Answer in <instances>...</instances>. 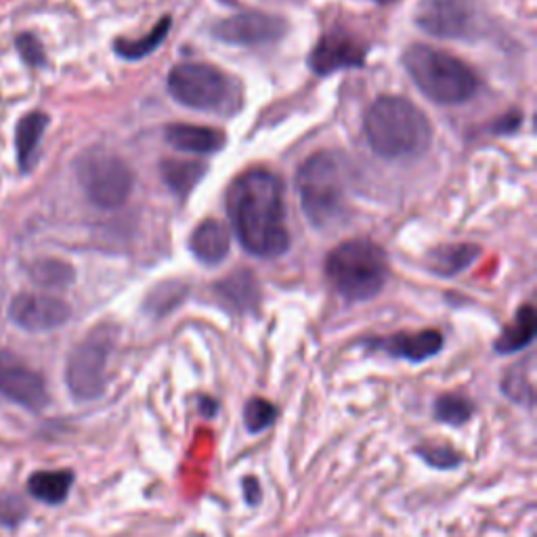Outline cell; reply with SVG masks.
I'll use <instances>...</instances> for the list:
<instances>
[{"label": "cell", "instance_id": "6da1fadb", "mask_svg": "<svg viewBox=\"0 0 537 537\" xmlns=\"http://www.w3.org/2000/svg\"><path fill=\"white\" fill-rule=\"evenodd\" d=\"M227 212L242 246L263 259L284 254L290 244L284 212V187L269 170H250L233 181Z\"/></svg>", "mask_w": 537, "mask_h": 537}, {"label": "cell", "instance_id": "7a4b0ae2", "mask_svg": "<svg viewBox=\"0 0 537 537\" xmlns=\"http://www.w3.org/2000/svg\"><path fill=\"white\" fill-rule=\"evenodd\" d=\"M365 137L378 156L397 160L426 152L433 128L412 101L380 97L365 114Z\"/></svg>", "mask_w": 537, "mask_h": 537}, {"label": "cell", "instance_id": "3957f363", "mask_svg": "<svg viewBox=\"0 0 537 537\" xmlns=\"http://www.w3.org/2000/svg\"><path fill=\"white\" fill-rule=\"evenodd\" d=\"M403 66L428 99L443 105L464 103L479 89L475 72L464 61L433 47H410L403 55Z\"/></svg>", "mask_w": 537, "mask_h": 537}, {"label": "cell", "instance_id": "277c9868", "mask_svg": "<svg viewBox=\"0 0 537 537\" xmlns=\"http://www.w3.org/2000/svg\"><path fill=\"white\" fill-rule=\"evenodd\" d=\"M326 273L340 296L359 303L374 298L384 288L389 259L370 240H349L330 252Z\"/></svg>", "mask_w": 537, "mask_h": 537}, {"label": "cell", "instance_id": "5b68a950", "mask_svg": "<svg viewBox=\"0 0 537 537\" xmlns=\"http://www.w3.org/2000/svg\"><path fill=\"white\" fill-rule=\"evenodd\" d=\"M296 187L307 219L315 227H328L345 214L347 183L336 154L319 152L311 156L298 170Z\"/></svg>", "mask_w": 537, "mask_h": 537}, {"label": "cell", "instance_id": "8992f818", "mask_svg": "<svg viewBox=\"0 0 537 537\" xmlns=\"http://www.w3.org/2000/svg\"><path fill=\"white\" fill-rule=\"evenodd\" d=\"M116 340L118 332L114 326H97L70 353L66 382L76 401L89 403L105 393L107 370H110Z\"/></svg>", "mask_w": 537, "mask_h": 537}, {"label": "cell", "instance_id": "52a82bcc", "mask_svg": "<svg viewBox=\"0 0 537 537\" xmlns=\"http://www.w3.org/2000/svg\"><path fill=\"white\" fill-rule=\"evenodd\" d=\"M168 91L181 105L200 112H225L235 107V82L208 63H181L168 76Z\"/></svg>", "mask_w": 537, "mask_h": 537}, {"label": "cell", "instance_id": "ba28073f", "mask_svg": "<svg viewBox=\"0 0 537 537\" xmlns=\"http://www.w3.org/2000/svg\"><path fill=\"white\" fill-rule=\"evenodd\" d=\"M76 175L87 198L103 210L122 206L133 191L131 168L105 149H91L80 156Z\"/></svg>", "mask_w": 537, "mask_h": 537}, {"label": "cell", "instance_id": "9c48e42d", "mask_svg": "<svg viewBox=\"0 0 537 537\" xmlns=\"http://www.w3.org/2000/svg\"><path fill=\"white\" fill-rule=\"evenodd\" d=\"M416 24L437 38H475L481 30L479 11L472 0H422Z\"/></svg>", "mask_w": 537, "mask_h": 537}, {"label": "cell", "instance_id": "30bf717a", "mask_svg": "<svg viewBox=\"0 0 537 537\" xmlns=\"http://www.w3.org/2000/svg\"><path fill=\"white\" fill-rule=\"evenodd\" d=\"M0 395L30 412H40L49 403L47 382L42 374L7 349H0Z\"/></svg>", "mask_w": 537, "mask_h": 537}, {"label": "cell", "instance_id": "8fae6325", "mask_svg": "<svg viewBox=\"0 0 537 537\" xmlns=\"http://www.w3.org/2000/svg\"><path fill=\"white\" fill-rule=\"evenodd\" d=\"M70 315V307L51 294H19L9 307L13 324L26 332L57 330L66 324Z\"/></svg>", "mask_w": 537, "mask_h": 537}, {"label": "cell", "instance_id": "7c38bea8", "mask_svg": "<svg viewBox=\"0 0 537 537\" xmlns=\"http://www.w3.org/2000/svg\"><path fill=\"white\" fill-rule=\"evenodd\" d=\"M309 63L317 76H328L347 68H361L365 63V47L349 32L332 30L319 38Z\"/></svg>", "mask_w": 537, "mask_h": 537}, {"label": "cell", "instance_id": "4fadbf2b", "mask_svg": "<svg viewBox=\"0 0 537 537\" xmlns=\"http://www.w3.org/2000/svg\"><path fill=\"white\" fill-rule=\"evenodd\" d=\"M286 32V24L275 15L244 13L214 26L212 34L229 45H267Z\"/></svg>", "mask_w": 537, "mask_h": 537}, {"label": "cell", "instance_id": "5bb4252c", "mask_svg": "<svg viewBox=\"0 0 537 537\" xmlns=\"http://www.w3.org/2000/svg\"><path fill=\"white\" fill-rule=\"evenodd\" d=\"M374 349H382L386 355L405 359L410 363H422L441 353L443 336L439 330H422V332H399L389 338L372 342Z\"/></svg>", "mask_w": 537, "mask_h": 537}, {"label": "cell", "instance_id": "9a60e30c", "mask_svg": "<svg viewBox=\"0 0 537 537\" xmlns=\"http://www.w3.org/2000/svg\"><path fill=\"white\" fill-rule=\"evenodd\" d=\"M166 141L179 152L187 154H214L223 149L225 135L217 128L196 124H173L166 128Z\"/></svg>", "mask_w": 537, "mask_h": 537}, {"label": "cell", "instance_id": "2e32d148", "mask_svg": "<svg viewBox=\"0 0 537 537\" xmlns=\"http://www.w3.org/2000/svg\"><path fill=\"white\" fill-rule=\"evenodd\" d=\"M231 246L229 231L221 221H204L191 233L189 248L196 254V259L206 265L221 263Z\"/></svg>", "mask_w": 537, "mask_h": 537}, {"label": "cell", "instance_id": "e0dca14e", "mask_svg": "<svg viewBox=\"0 0 537 537\" xmlns=\"http://www.w3.org/2000/svg\"><path fill=\"white\" fill-rule=\"evenodd\" d=\"M72 483L74 472L70 470H38L28 479V491L32 498L57 506L70 496Z\"/></svg>", "mask_w": 537, "mask_h": 537}, {"label": "cell", "instance_id": "ac0fdd59", "mask_svg": "<svg viewBox=\"0 0 537 537\" xmlns=\"http://www.w3.org/2000/svg\"><path fill=\"white\" fill-rule=\"evenodd\" d=\"M219 298L235 313H248L259 303V286L254 275L240 271L229 275L223 284L217 286Z\"/></svg>", "mask_w": 537, "mask_h": 537}, {"label": "cell", "instance_id": "d6986e66", "mask_svg": "<svg viewBox=\"0 0 537 537\" xmlns=\"http://www.w3.org/2000/svg\"><path fill=\"white\" fill-rule=\"evenodd\" d=\"M535 311L531 305H525L517 311V315H514L512 324L504 328V332L498 336L496 340V351L502 353V355H508V353H519L523 349H527L533 338H535Z\"/></svg>", "mask_w": 537, "mask_h": 537}, {"label": "cell", "instance_id": "ffe728a7", "mask_svg": "<svg viewBox=\"0 0 537 537\" xmlns=\"http://www.w3.org/2000/svg\"><path fill=\"white\" fill-rule=\"evenodd\" d=\"M479 248L472 244H451L443 246L431 252L428 256V267H431L433 273L441 277H451L460 271H464L472 261L479 256Z\"/></svg>", "mask_w": 537, "mask_h": 537}, {"label": "cell", "instance_id": "44dd1931", "mask_svg": "<svg viewBox=\"0 0 537 537\" xmlns=\"http://www.w3.org/2000/svg\"><path fill=\"white\" fill-rule=\"evenodd\" d=\"M160 173H162L164 183L170 189L179 193V196H187V193L198 185V181L206 173V166L202 162L164 160L160 166Z\"/></svg>", "mask_w": 537, "mask_h": 537}, {"label": "cell", "instance_id": "7402d4cb", "mask_svg": "<svg viewBox=\"0 0 537 537\" xmlns=\"http://www.w3.org/2000/svg\"><path fill=\"white\" fill-rule=\"evenodd\" d=\"M47 122H49V118L45 114H40V112L28 114L24 120L19 122V128H17V158H19V164L24 170H28L30 164L34 162V154H36L42 135H45Z\"/></svg>", "mask_w": 537, "mask_h": 537}, {"label": "cell", "instance_id": "603a6c76", "mask_svg": "<svg viewBox=\"0 0 537 537\" xmlns=\"http://www.w3.org/2000/svg\"><path fill=\"white\" fill-rule=\"evenodd\" d=\"M30 277L34 284L42 288L61 290V288H68L74 282V271L68 263L57 261V259H45L30 267Z\"/></svg>", "mask_w": 537, "mask_h": 537}, {"label": "cell", "instance_id": "cb8c5ba5", "mask_svg": "<svg viewBox=\"0 0 537 537\" xmlns=\"http://www.w3.org/2000/svg\"><path fill=\"white\" fill-rule=\"evenodd\" d=\"M168 30H170V17H164L158 21L156 28H152V32H147L143 38L116 40V53L124 59H141L160 47V42L164 40Z\"/></svg>", "mask_w": 537, "mask_h": 537}, {"label": "cell", "instance_id": "d4e9b609", "mask_svg": "<svg viewBox=\"0 0 537 537\" xmlns=\"http://www.w3.org/2000/svg\"><path fill=\"white\" fill-rule=\"evenodd\" d=\"M472 414H475V405L462 395L449 393V395H441L435 401V418L443 424L462 426L472 418Z\"/></svg>", "mask_w": 537, "mask_h": 537}, {"label": "cell", "instance_id": "484cf974", "mask_svg": "<svg viewBox=\"0 0 537 537\" xmlns=\"http://www.w3.org/2000/svg\"><path fill=\"white\" fill-rule=\"evenodd\" d=\"M279 416L277 407L261 397H252L244 405V424L250 435H261L275 424Z\"/></svg>", "mask_w": 537, "mask_h": 537}, {"label": "cell", "instance_id": "4316f807", "mask_svg": "<svg viewBox=\"0 0 537 537\" xmlns=\"http://www.w3.org/2000/svg\"><path fill=\"white\" fill-rule=\"evenodd\" d=\"M418 456L437 470H451L458 468L462 464V458L458 456V451L449 445H426L418 449Z\"/></svg>", "mask_w": 537, "mask_h": 537}, {"label": "cell", "instance_id": "83f0119b", "mask_svg": "<svg viewBox=\"0 0 537 537\" xmlns=\"http://www.w3.org/2000/svg\"><path fill=\"white\" fill-rule=\"evenodd\" d=\"M502 393H506V397H510L512 401L531 405L533 389H531V382L527 380L525 370L521 368V365H517V368H512L506 374V378L502 380Z\"/></svg>", "mask_w": 537, "mask_h": 537}, {"label": "cell", "instance_id": "f1b7e54d", "mask_svg": "<svg viewBox=\"0 0 537 537\" xmlns=\"http://www.w3.org/2000/svg\"><path fill=\"white\" fill-rule=\"evenodd\" d=\"M26 506L17 496H3L0 498V525H17L26 517Z\"/></svg>", "mask_w": 537, "mask_h": 537}, {"label": "cell", "instance_id": "f546056e", "mask_svg": "<svg viewBox=\"0 0 537 537\" xmlns=\"http://www.w3.org/2000/svg\"><path fill=\"white\" fill-rule=\"evenodd\" d=\"M17 47L21 51V55H24V59L28 63H34V66H38V63L45 61V53H42V47L38 45V40L30 34L26 36H21L19 42H17Z\"/></svg>", "mask_w": 537, "mask_h": 537}, {"label": "cell", "instance_id": "4dcf8cb0", "mask_svg": "<svg viewBox=\"0 0 537 537\" xmlns=\"http://www.w3.org/2000/svg\"><path fill=\"white\" fill-rule=\"evenodd\" d=\"M244 498L248 502V506H259V502L263 500V489H261V483L256 481L254 477H248L244 479Z\"/></svg>", "mask_w": 537, "mask_h": 537}, {"label": "cell", "instance_id": "1f68e13d", "mask_svg": "<svg viewBox=\"0 0 537 537\" xmlns=\"http://www.w3.org/2000/svg\"><path fill=\"white\" fill-rule=\"evenodd\" d=\"M217 410H219V403L214 399H208V397H202L200 399V412L206 416V418H214L217 416Z\"/></svg>", "mask_w": 537, "mask_h": 537}, {"label": "cell", "instance_id": "d6a6232c", "mask_svg": "<svg viewBox=\"0 0 537 537\" xmlns=\"http://www.w3.org/2000/svg\"><path fill=\"white\" fill-rule=\"evenodd\" d=\"M376 3H391V0H376Z\"/></svg>", "mask_w": 537, "mask_h": 537}]
</instances>
